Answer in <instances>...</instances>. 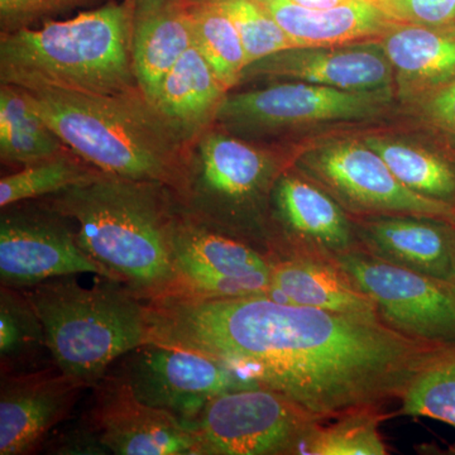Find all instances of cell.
<instances>
[{"mask_svg":"<svg viewBox=\"0 0 455 455\" xmlns=\"http://www.w3.org/2000/svg\"><path fill=\"white\" fill-rule=\"evenodd\" d=\"M147 310L149 341L220 359L320 423L400 401L421 367L453 348L412 339L379 317L268 296H166Z\"/></svg>","mask_w":455,"mask_h":455,"instance_id":"cell-1","label":"cell"},{"mask_svg":"<svg viewBox=\"0 0 455 455\" xmlns=\"http://www.w3.org/2000/svg\"><path fill=\"white\" fill-rule=\"evenodd\" d=\"M41 203L74 221L80 247L143 301L176 292L178 196L160 182L103 172Z\"/></svg>","mask_w":455,"mask_h":455,"instance_id":"cell-2","label":"cell"},{"mask_svg":"<svg viewBox=\"0 0 455 455\" xmlns=\"http://www.w3.org/2000/svg\"><path fill=\"white\" fill-rule=\"evenodd\" d=\"M23 90L57 136L92 166L119 178L160 182L178 199L184 193L191 145L140 89L113 95Z\"/></svg>","mask_w":455,"mask_h":455,"instance_id":"cell-3","label":"cell"},{"mask_svg":"<svg viewBox=\"0 0 455 455\" xmlns=\"http://www.w3.org/2000/svg\"><path fill=\"white\" fill-rule=\"evenodd\" d=\"M134 0L0 35V83L113 95L140 89L132 59Z\"/></svg>","mask_w":455,"mask_h":455,"instance_id":"cell-4","label":"cell"},{"mask_svg":"<svg viewBox=\"0 0 455 455\" xmlns=\"http://www.w3.org/2000/svg\"><path fill=\"white\" fill-rule=\"evenodd\" d=\"M22 291L40 316L53 363L88 388L149 341L147 302L119 281L99 276L86 289L62 276Z\"/></svg>","mask_w":455,"mask_h":455,"instance_id":"cell-5","label":"cell"},{"mask_svg":"<svg viewBox=\"0 0 455 455\" xmlns=\"http://www.w3.org/2000/svg\"><path fill=\"white\" fill-rule=\"evenodd\" d=\"M271 149L212 125L191 146L182 211L268 253L265 212L284 169Z\"/></svg>","mask_w":455,"mask_h":455,"instance_id":"cell-6","label":"cell"},{"mask_svg":"<svg viewBox=\"0 0 455 455\" xmlns=\"http://www.w3.org/2000/svg\"><path fill=\"white\" fill-rule=\"evenodd\" d=\"M395 89L348 92L300 82H277L265 88L230 94L214 125L251 140L333 122L364 121L381 116Z\"/></svg>","mask_w":455,"mask_h":455,"instance_id":"cell-7","label":"cell"},{"mask_svg":"<svg viewBox=\"0 0 455 455\" xmlns=\"http://www.w3.org/2000/svg\"><path fill=\"white\" fill-rule=\"evenodd\" d=\"M316 419L265 386L212 398L190 429L196 455L302 454Z\"/></svg>","mask_w":455,"mask_h":455,"instance_id":"cell-8","label":"cell"},{"mask_svg":"<svg viewBox=\"0 0 455 455\" xmlns=\"http://www.w3.org/2000/svg\"><path fill=\"white\" fill-rule=\"evenodd\" d=\"M296 167L355 214L416 215L455 226L453 204L410 190L364 140H335L307 149Z\"/></svg>","mask_w":455,"mask_h":455,"instance_id":"cell-9","label":"cell"},{"mask_svg":"<svg viewBox=\"0 0 455 455\" xmlns=\"http://www.w3.org/2000/svg\"><path fill=\"white\" fill-rule=\"evenodd\" d=\"M376 302L382 322L415 340L455 347V283L377 259L363 250L326 254Z\"/></svg>","mask_w":455,"mask_h":455,"instance_id":"cell-10","label":"cell"},{"mask_svg":"<svg viewBox=\"0 0 455 455\" xmlns=\"http://www.w3.org/2000/svg\"><path fill=\"white\" fill-rule=\"evenodd\" d=\"M119 361L116 368L137 398L188 427L212 398L260 386L220 359L157 341H147Z\"/></svg>","mask_w":455,"mask_h":455,"instance_id":"cell-11","label":"cell"},{"mask_svg":"<svg viewBox=\"0 0 455 455\" xmlns=\"http://www.w3.org/2000/svg\"><path fill=\"white\" fill-rule=\"evenodd\" d=\"M80 274L114 280L80 247L73 220L40 200L2 208L0 286L25 290L51 278Z\"/></svg>","mask_w":455,"mask_h":455,"instance_id":"cell-12","label":"cell"},{"mask_svg":"<svg viewBox=\"0 0 455 455\" xmlns=\"http://www.w3.org/2000/svg\"><path fill=\"white\" fill-rule=\"evenodd\" d=\"M176 292L171 296L233 299L267 296L272 259L267 252L206 226L180 206L173 233Z\"/></svg>","mask_w":455,"mask_h":455,"instance_id":"cell-13","label":"cell"},{"mask_svg":"<svg viewBox=\"0 0 455 455\" xmlns=\"http://www.w3.org/2000/svg\"><path fill=\"white\" fill-rule=\"evenodd\" d=\"M82 420L116 455H196L194 431L164 410L137 398L121 371L112 370L92 388Z\"/></svg>","mask_w":455,"mask_h":455,"instance_id":"cell-14","label":"cell"},{"mask_svg":"<svg viewBox=\"0 0 455 455\" xmlns=\"http://www.w3.org/2000/svg\"><path fill=\"white\" fill-rule=\"evenodd\" d=\"M250 82H300L348 92L395 89L394 68L379 38L281 51L248 65L241 84Z\"/></svg>","mask_w":455,"mask_h":455,"instance_id":"cell-15","label":"cell"},{"mask_svg":"<svg viewBox=\"0 0 455 455\" xmlns=\"http://www.w3.org/2000/svg\"><path fill=\"white\" fill-rule=\"evenodd\" d=\"M0 379V455L38 453L88 390L55 363Z\"/></svg>","mask_w":455,"mask_h":455,"instance_id":"cell-16","label":"cell"},{"mask_svg":"<svg viewBox=\"0 0 455 455\" xmlns=\"http://www.w3.org/2000/svg\"><path fill=\"white\" fill-rule=\"evenodd\" d=\"M272 211L283 232L269 254L300 251L337 254L359 250L355 226L328 191L284 170L272 191Z\"/></svg>","mask_w":455,"mask_h":455,"instance_id":"cell-17","label":"cell"},{"mask_svg":"<svg viewBox=\"0 0 455 455\" xmlns=\"http://www.w3.org/2000/svg\"><path fill=\"white\" fill-rule=\"evenodd\" d=\"M359 250L442 280L454 272L455 226L416 215H374L355 223Z\"/></svg>","mask_w":455,"mask_h":455,"instance_id":"cell-18","label":"cell"},{"mask_svg":"<svg viewBox=\"0 0 455 455\" xmlns=\"http://www.w3.org/2000/svg\"><path fill=\"white\" fill-rule=\"evenodd\" d=\"M269 257L272 274L268 298L284 304L379 317L372 298L326 254L284 251Z\"/></svg>","mask_w":455,"mask_h":455,"instance_id":"cell-19","label":"cell"},{"mask_svg":"<svg viewBox=\"0 0 455 455\" xmlns=\"http://www.w3.org/2000/svg\"><path fill=\"white\" fill-rule=\"evenodd\" d=\"M379 40L394 68L395 92L405 103L420 104L455 82V23H396Z\"/></svg>","mask_w":455,"mask_h":455,"instance_id":"cell-20","label":"cell"},{"mask_svg":"<svg viewBox=\"0 0 455 455\" xmlns=\"http://www.w3.org/2000/svg\"><path fill=\"white\" fill-rule=\"evenodd\" d=\"M296 47L334 46L382 37L397 20L379 0H347L309 8L293 0H257Z\"/></svg>","mask_w":455,"mask_h":455,"instance_id":"cell-21","label":"cell"},{"mask_svg":"<svg viewBox=\"0 0 455 455\" xmlns=\"http://www.w3.org/2000/svg\"><path fill=\"white\" fill-rule=\"evenodd\" d=\"M193 44V26L185 3L134 0L133 70L140 92L152 103L164 77Z\"/></svg>","mask_w":455,"mask_h":455,"instance_id":"cell-22","label":"cell"},{"mask_svg":"<svg viewBox=\"0 0 455 455\" xmlns=\"http://www.w3.org/2000/svg\"><path fill=\"white\" fill-rule=\"evenodd\" d=\"M229 90L196 46H191L164 77L155 106L188 145L214 125Z\"/></svg>","mask_w":455,"mask_h":455,"instance_id":"cell-23","label":"cell"},{"mask_svg":"<svg viewBox=\"0 0 455 455\" xmlns=\"http://www.w3.org/2000/svg\"><path fill=\"white\" fill-rule=\"evenodd\" d=\"M70 151L33 108L25 90L0 85V160L23 169Z\"/></svg>","mask_w":455,"mask_h":455,"instance_id":"cell-24","label":"cell"},{"mask_svg":"<svg viewBox=\"0 0 455 455\" xmlns=\"http://www.w3.org/2000/svg\"><path fill=\"white\" fill-rule=\"evenodd\" d=\"M50 353L37 311L22 290L0 287V374L46 367Z\"/></svg>","mask_w":455,"mask_h":455,"instance_id":"cell-25","label":"cell"},{"mask_svg":"<svg viewBox=\"0 0 455 455\" xmlns=\"http://www.w3.org/2000/svg\"><path fill=\"white\" fill-rule=\"evenodd\" d=\"M364 142L410 190L455 205V161L405 140L367 137Z\"/></svg>","mask_w":455,"mask_h":455,"instance_id":"cell-26","label":"cell"},{"mask_svg":"<svg viewBox=\"0 0 455 455\" xmlns=\"http://www.w3.org/2000/svg\"><path fill=\"white\" fill-rule=\"evenodd\" d=\"M185 4L193 26L194 46L230 92L241 84L245 68L243 44L235 22L218 2Z\"/></svg>","mask_w":455,"mask_h":455,"instance_id":"cell-27","label":"cell"},{"mask_svg":"<svg viewBox=\"0 0 455 455\" xmlns=\"http://www.w3.org/2000/svg\"><path fill=\"white\" fill-rule=\"evenodd\" d=\"M103 171L73 151L23 167L0 180V206L41 199L98 178Z\"/></svg>","mask_w":455,"mask_h":455,"instance_id":"cell-28","label":"cell"},{"mask_svg":"<svg viewBox=\"0 0 455 455\" xmlns=\"http://www.w3.org/2000/svg\"><path fill=\"white\" fill-rule=\"evenodd\" d=\"M381 407L357 410L317 424L307 440L302 454L307 455H386L379 425L395 416Z\"/></svg>","mask_w":455,"mask_h":455,"instance_id":"cell-29","label":"cell"},{"mask_svg":"<svg viewBox=\"0 0 455 455\" xmlns=\"http://www.w3.org/2000/svg\"><path fill=\"white\" fill-rule=\"evenodd\" d=\"M395 416L429 418L455 427V347L419 370L400 398Z\"/></svg>","mask_w":455,"mask_h":455,"instance_id":"cell-30","label":"cell"},{"mask_svg":"<svg viewBox=\"0 0 455 455\" xmlns=\"http://www.w3.org/2000/svg\"><path fill=\"white\" fill-rule=\"evenodd\" d=\"M218 3L232 18L241 36L245 68L265 57L296 47L275 18L257 0H218Z\"/></svg>","mask_w":455,"mask_h":455,"instance_id":"cell-31","label":"cell"},{"mask_svg":"<svg viewBox=\"0 0 455 455\" xmlns=\"http://www.w3.org/2000/svg\"><path fill=\"white\" fill-rule=\"evenodd\" d=\"M100 2L103 0H0V29L2 33H8L31 28Z\"/></svg>","mask_w":455,"mask_h":455,"instance_id":"cell-32","label":"cell"},{"mask_svg":"<svg viewBox=\"0 0 455 455\" xmlns=\"http://www.w3.org/2000/svg\"><path fill=\"white\" fill-rule=\"evenodd\" d=\"M398 23L444 26L455 23V0H379Z\"/></svg>","mask_w":455,"mask_h":455,"instance_id":"cell-33","label":"cell"},{"mask_svg":"<svg viewBox=\"0 0 455 455\" xmlns=\"http://www.w3.org/2000/svg\"><path fill=\"white\" fill-rule=\"evenodd\" d=\"M418 106L424 121L455 143V82L434 92Z\"/></svg>","mask_w":455,"mask_h":455,"instance_id":"cell-34","label":"cell"},{"mask_svg":"<svg viewBox=\"0 0 455 455\" xmlns=\"http://www.w3.org/2000/svg\"><path fill=\"white\" fill-rule=\"evenodd\" d=\"M47 449L51 454H110L82 418L74 427L55 434Z\"/></svg>","mask_w":455,"mask_h":455,"instance_id":"cell-35","label":"cell"},{"mask_svg":"<svg viewBox=\"0 0 455 455\" xmlns=\"http://www.w3.org/2000/svg\"><path fill=\"white\" fill-rule=\"evenodd\" d=\"M293 2L309 8H331L347 0H293Z\"/></svg>","mask_w":455,"mask_h":455,"instance_id":"cell-36","label":"cell"},{"mask_svg":"<svg viewBox=\"0 0 455 455\" xmlns=\"http://www.w3.org/2000/svg\"><path fill=\"white\" fill-rule=\"evenodd\" d=\"M182 3L218 2V0H180Z\"/></svg>","mask_w":455,"mask_h":455,"instance_id":"cell-37","label":"cell"},{"mask_svg":"<svg viewBox=\"0 0 455 455\" xmlns=\"http://www.w3.org/2000/svg\"><path fill=\"white\" fill-rule=\"evenodd\" d=\"M451 281L455 283V250H454V272H453V278H451Z\"/></svg>","mask_w":455,"mask_h":455,"instance_id":"cell-38","label":"cell"}]
</instances>
